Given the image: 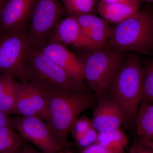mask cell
<instances>
[{
    "label": "cell",
    "mask_w": 153,
    "mask_h": 153,
    "mask_svg": "<svg viewBox=\"0 0 153 153\" xmlns=\"http://www.w3.org/2000/svg\"><path fill=\"white\" fill-rule=\"evenodd\" d=\"M108 3H119L130 5L136 6L140 7L141 2L140 0H102Z\"/></svg>",
    "instance_id": "28"
},
{
    "label": "cell",
    "mask_w": 153,
    "mask_h": 153,
    "mask_svg": "<svg viewBox=\"0 0 153 153\" xmlns=\"http://www.w3.org/2000/svg\"><path fill=\"white\" fill-rule=\"evenodd\" d=\"M91 120V126L98 132L120 128L125 120L120 108L106 95L99 97Z\"/></svg>",
    "instance_id": "11"
},
{
    "label": "cell",
    "mask_w": 153,
    "mask_h": 153,
    "mask_svg": "<svg viewBox=\"0 0 153 153\" xmlns=\"http://www.w3.org/2000/svg\"><path fill=\"white\" fill-rule=\"evenodd\" d=\"M129 153H153V141L139 137L132 145Z\"/></svg>",
    "instance_id": "22"
},
{
    "label": "cell",
    "mask_w": 153,
    "mask_h": 153,
    "mask_svg": "<svg viewBox=\"0 0 153 153\" xmlns=\"http://www.w3.org/2000/svg\"><path fill=\"white\" fill-rule=\"evenodd\" d=\"M40 49L71 76L78 80H85L82 61L66 46L56 42H48Z\"/></svg>",
    "instance_id": "12"
},
{
    "label": "cell",
    "mask_w": 153,
    "mask_h": 153,
    "mask_svg": "<svg viewBox=\"0 0 153 153\" xmlns=\"http://www.w3.org/2000/svg\"><path fill=\"white\" fill-rule=\"evenodd\" d=\"M36 0H3L0 33L28 23Z\"/></svg>",
    "instance_id": "13"
},
{
    "label": "cell",
    "mask_w": 153,
    "mask_h": 153,
    "mask_svg": "<svg viewBox=\"0 0 153 153\" xmlns=\"http://www.w3.org/2000/svg\"><path fill=\"white\" fill-rule=\"evenodd\" d=\"M91 126V120L85 116L77 118L71 128V133L73 136L85 134Z\"/></svg>",
    "instance_id": "23"
},
{
    "label": "cell",
    "mask_w": 153,
    "mask_h": 153,
    "mask_svg": "<svg viewBox=\"0 0 153 153\" xmlns=\"http://www.w3.org/2000/svg\"><path fill=\"white\" fill-rule=\"evenodd\" d=\"M14 131V128L10 126L0 127V139L7 138L17 134Z\"/></svg>",
    "instance_id": "26"
},
{
    "label": "cell",
    "mask_w": 153,
    "mask_h": 153,
    "mask_svg": "<svg viewBox=\"0 0 153 153\" xmlns=\"http://www.w3.org/2000/svg\"><path fill=\"white\" fill-rule=\"evenodd\" d=\"M141 2L144 1L148 3H152L153 2V0H140Z\"/></svg>",
    "instance_id": "32"
},
{
    "label": "cell",
    "mask_w": 153,
    "mask_h": 153,
    "mask_svg": "<svg viewBox=\"0 0 153 153\" xmlns=\"http://www.w3.org/2000/svg\"><path fill=\"white\" fill-rule=\"evenodd\" d=\"M77 144L80 147L84 149L91 145L84 135L73 136Z\"/></svg>",
    "instance_id": "29"
},
{
    "label": "cell",
    "mask_w": 153,
    "mask_h": 153,
    "mask_svg": "<svg viewBox=\"0 0 153 153\" xmlns=\"http://www.w3.org/2000/svg\"><path fill=\"white\" fill-rule=\"evenodd\" d=\"M27 23L0 33V74L10 73L27 82L25 62L30 48L27 36Z\"/></svg>",
    "instance_id": "6"
},
{
    "label": "cell",
    "mask_w": 153,
    "mask_h": 153,
    "mask_svg": "<svg viewBox=\"0 0 153 153\" xmlns=\"http://www.w3.org/2000/svg\"><path fill=\"white\" fill-rule=\"evenodd\" d=\"M41 88L47 102V121L56 142L62 151L68 145L74 122L83 111L97 101L94 93L71 92Z\"/></svg>",
    "instance_id": "1"
},
{
    "label": "cell",
    "mask_w": 153,
    "mask_h": 153,
    "mask_svg": "<svg viewBox=\"0 0 153 153\" xmlns=\"http://www.w3.org/2000/svg\"><path fill=\"white\" fill-rule=\"evenodd\" d=\"M141 103L153 104V60L144 66Z\"/></svg>",
    "instance_id": "19"
},
{
    "label": "cell",
    "mask_w": 153,
    "mask_h": 153,
    "mask_svg": "<svg viewBox=\"0 0 153 153\" xmlns=\"http://www.w3.org/2000/svg\"><path fill=\"white\" fill-rule=\"evenodd\" d=\"M106 47L136 54L153 55V7L146 6L114 25Z\"/></svg>",
    "instance_id": "3"
},
{
    "label": "cell",
    "mask_w": 153,
    "mask_h": 153,
    "mask_svg": "<svg viewBox=\"0 0 153 153\" xmlns=\"http://www.w3.org/2000/svg\"><path fill=\"white\" fill-rule=\"evenodd\" d=\"M96 1H97V0H96Z\"/></svg>",
    "instance_id": "35"
},
{
    "label": "cell",
    "mask_w": 153,
    "mask_h": 153,
    "mask_svg": "<svg viewBox=\"0 0 153 153\" xmlns=\"http://www.w3.org/2000/svg\"><path fill=\"white\" fill-rule=\"evenodd\" d=\"M69 16L74 17L76 19L83 31L91 30L111 31L112 27L109 23L101 17L97 16L94 14H84Z\"/></svg>",
    "instance_id": "18"
},
{
    "label": "cell",
    "mask_w": 153,
    "mask_h": 153,
    "mask_svg": "<svg viewBox=\"0 0 153 153\" xmlns=\"http://www.w3.org/2000/svg\"><path fill=\"white\" fill-rule=\"evenodd\" d=\"M15 80V77L10 73L0 74V97Z\"/></svg>",
    "instance_id": "25"
},
{
    "label": "cell",
    "mask_w": 153,
    "mask_h": 153,
    "mask_svg": "<svg viewBox=\"0 0 153 153\" xmlns=\"http://www.w3.org/2000/svg\"><path fill=\"white\" fill-rule=\"evenodd\" d=\"M19 151H18V152H16L13 153H19Z\"/></svg>",
    "instance_id": "34"
},
{
    "label": "cell",
    "mask_w": 153,
    "mask_h": 153,
    "mask_svg": "<svg viewBox=\"0 0 153 153\" xmlns=\"http://www.w3.org/2000/svg\"><path fill=\"white\" fill-rule=\"evenodd\" d=\"M83 51L84 55L79 58L83 64L85 81L97 97L105 95L126 57V52L108 47Z\"/></svg>",
    "instance_id": "5"
},
{
    "label": "cell",
    "mask_w": 153,
    "mask_h": 153,
    "mask_svg": "<svg viewBox=\"0 0 153 153\" xmlns=\"http://www.w3.org/2000/svg\"><path fill=\"white\" fill-rule=\"evenodd\" d=\"M67 13L60 0H36L27 23L30 47L41 49L51 32Z\"/></svg>",
    "instance_id": "7"
},
{
    "label": "cell",
    "mask_w": 153,
    "mask_h": 153,
    "mask_svg": "<svg viewBox=\"0 0 153 153\" xmlns=\"http://www.w3.org/2000/svg\"><path fill=\"white\" fill-rule=\"evenodd\" d=\"M140 9V7L136 6L100 0L97 4V11L105 21L115 25L131 17Z\"/></svg>",
    "instance_id": "14"
},
{
    "label": "cell",
    "mask_w": 153,
    "mask_h": 153,
    "mask_svg": "<svg viewBox=\"0 0 153 153\" xmlns=\"http://www.w3.org/2000/svg\"><path fill=\"white\" fill-rule=\"evenodd\" d=\"M14 129L22 138L44 153H62L47 122L38 116H20L11 119Z\"/></svg>",
    "instance_id": "8"
},
{
    "label": "cell",
    "mask_w": 153,
    "mask_h": 153,
    "mask_svg": "<svg viewBox=\"0 0 153 153\" xmlns=\"http://www.w3.org/2000/svg\"><path fill=\"white\" fill-rule=\"evenodd\" d=\"M16 111V114L39 117L47 121V102L41 88L30 82H18Z\"/></svg>",
    "instance_id": "9"
},
{
    "label": "cell",
    "mask_w": 153,
    "mask_h": 153,
    "mask_svg": "<svg viewBox=\"0 0 153 153\" xmlns=\"http://www.w3.org/2000/svg\"><path fill=\"white\" fill-rule=\"evenodd\" d=\"M19 153H44L37 148L29 144L24 145L19 151Z\"/></svg>",
    "instance_id": "30"
},
{
    "label": "cell",
    "mask_w": 153,
    "mask_h": 153,
    "mask_svg": "<svg viewBox=\"0 0 153 153\" xmlns=\"http://www.w3.org/2000/svg\"><path fill=\"white\" fill-rule=\"evenodd\" d=\"M98 131L91 126L85 134L84 135L90 144L96 143L98 137Z\"/></svg>",
    "instance_id": "27"
},
{
    "label": "cell",
    "mask_w": 153,
    "mask_h": 153,
    "mask_svg": "<svg viewBox=\"0 0 153 153\" xmlns=\"http://www.w3.org/2000/svg\"><path fill=\"white\" fill-rule=\"evenodd\" d=\"M18 83L15 80L0 97V111L7 115L16 114Z\"/></svg>",
    "instance_id": "20"
},
{
    "label": "cell",
    "mask_w": 153,
    "mask_h": 153,
    "mask_svg": "<svg viewBox=\"0 0 153 153\" xmlns=\"http://www.w3.org/2000/svg\"><path fill=\"white\" fill-rule=\"evenodd\" d=\"M23 138L17 134L10 137L0 139V153H13L18 152L24 145Z\"/></svg>",
    "instance_id": "21"
},
{
    "label": "cell",
    "mask_w": 153,
    "mask_h": 153,
    "mask_svg": "<svg viewBox=\"0 0 153 153\" xmlns=\"http://www.w3.org/2000/svg\"><path fill=\"white\" fill-rule=\"evenodd\" d=\"M27 82L45 89L94 93L85 80L74 78L41 49L30 47L25 66Z\"/></svg>",
    "instance_id": "4"
},
{
    "label": "cell",
    "mask_w": 153,
    "mask_h": 153,
    "mask_svg": "<svg viewBox=\"0 0 153 153\" xmlns=\"http://www.w3.org/2000/svg\"><path fill=\"white\" fill-rule=\"evenodd\" d=\"M144 66L138 54L127 55L112 81L105 95L120 108L125 120L124 125L134 126L141 103Z\"/></svg>",
    "instance_id": "2"
},
{
    "label": "cell",
    "mask_w": 153,
    "mask_h": 153,
    "mask_svg": "<svg viewBox=\"0 0 153 153\" xmlns=\"http://www.w3.org/2000/svg\"><path fill=\"white\" fill-rule=\"evenodd\" d=\"M134 126L139 137L153 141V104L140 103Z\"/></svg>",
    "instance_id": "15"
},
{
    "label": "cell",
    "mask_w": 153,
    "mask_h": 153,
    "mask_svg": "<svg viewBox=\"0 0 153 153\" xmlns=\"http://www.w3.org/2000/svg\"><path fill=\"white\" fill-rule=\"evenodd\" d=\"M67 15L94 14L97 10L96 0H60Z\"/></svg>",
    "instance_id": "17"
},
{
    "label": "cell",
    "mask_w": 153,
    "mask_h": 153,
    "mask_svg": "<svg viewBox=\"0 0 153 153\" xmlns=\"http://www.w3.org/2000/svg\"><path fill=\"white\" fill-rule=\"evenodd\" d=\"M51 42L71 45L82 51L99 49L87 38L76 19L68 15L60 19L51 32L47 43Z\"/></svg>",
    "instance_id": "10"
},
{
    "label": "cell",
    "mask_w": 153,
    "mask_h": 153,
    "mask_svg": "<svg viewBox=\"0 0 153 153\" xmlns=\"http://www.w3.org/2000/svg\"><path fill=\"white\" fill-rule=\"evenodd\" d=\"M4 126L13 127L12 120L9 117L8 115L0 111V127Z\"/></svg>",
    "instance_id": "31"
},
{
    "label": "cell",
    "mask_w": 153,
    "mask_h": 153,
    "mask_svg": "<svg viewBox=\"0 0 153 153\" xmlns=\"http://www.w3.org/2000/svg\"><path fill=\"white\" fill-rule=\"evenodd\" d=\"M62 153H74L66 149L63 150ZM79 153H124V152L108 149L98 143H96L82 149V150Z\"/></svg>",
    "instance_id": "24"
},
{
    "label": "cell",
    "mask_w": 153,
    "mask_h": 153,
    "mask_svg": "<svg viewBox=\"0 0 153 153\" xmlns=\"http://www.w3.org/2000/svg\"><path fill=\"white\" fill-rule=\"evenodd\" d=\"M3 0H0V17H1V10L2 6Z\"/></svg>",
    "instance_id": "33"
},
{
    "label": "cell",
    "mask_w": 153,
    "mask_h": 153,
    "mask_svg": "<svg viewBox=\"0 0 153 153\" xmlns=\"http://www.w3.org/2000/svg\"><path fill=\"white\" fill-rule=\"evenodd\" d=\"M97 143L114 150L124 152L128 139L120 128L108 131L98 132Z\"/></svg>",
    "instance_id": "16"
}]
</instances>
